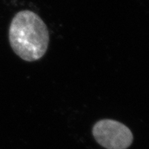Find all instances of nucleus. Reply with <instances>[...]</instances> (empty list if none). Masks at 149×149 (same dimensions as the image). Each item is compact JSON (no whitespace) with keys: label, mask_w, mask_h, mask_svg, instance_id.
Listing matches in <instances>:
<instances>
[{"label":"nucleus","mask_w":149,"mask_h":149,"mask_svg":"<svg viewBox=\"0 0 149 149\" xmlns=\"http://www.w3.org/2000/svg\"><path fill=\"white\" fill-rule=\"evenodd\" d=\"M9 42L15 53L26 61L40 59L49 44V32L46 24L31 10L17 13L9 28Z\"/></svg>","instance_id":"nucleus-1"},{"label":"nucleus","mask_w":149,"mask_h":149,"mask_svg":"<svg viewBox=\"0 0 149 149\" xmlns=\"http://www.w3.org/2000/svg\"><path fill=\"white\" fill-rule=\"evenodd\" d=\"M93 135L99 144L107 149H126L133 140L127 126L109 119L98 121L93 128Z\"/></svg>","instance_id":"nucleus-2"}]
</instances>
